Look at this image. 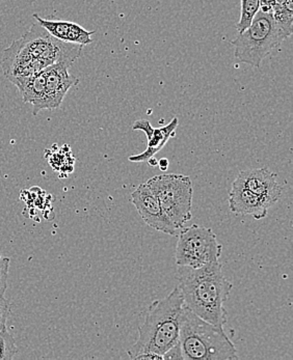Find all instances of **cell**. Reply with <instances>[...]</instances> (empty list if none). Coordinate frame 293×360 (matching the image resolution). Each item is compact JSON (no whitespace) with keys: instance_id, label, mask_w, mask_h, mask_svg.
<instances>
[{"instance_id":"cell-1","label":"cell","mask_w":293,"mask_h":360,"mask_svg":"<svg viewBox=\"0 0 293 360\" xmlns=\"http://www.w3.org/2000/svg\"><path fill=\"white\" fill-rule=\"evenodd\" d=\"M84 46L63 42L52 37L38 23L15 40L2 54L1 68L11 82L30 77L49 65L66 64L71 67L82 56Z\"/></svg>"},{"instance_id":"cell-19","label":"cell","mask_w":293,"mask_h":360,"mask_svg":"<svg viewBox=\"0 0 293 360\" xmlns=\"http://www.w3.org/2000/svg\"><path fill=\"white\" fill-rule=\"evenodd\" d=\"M163 359L167 360H183L182 353H181L180 346H179V342L177 345H175L173 348H170V350L163 355Z\"/></svg>"},{"instance_id":"cell-5","label":"cell","mask_w":293,"mask_h":360,"mask_svg":"<svg viewBox=\"0 0 293 360\" xmlns=\"http://www.w3.org/2000/svg\"><path fill=\"white\" fill-rule=\"evenodd\" d=\"M290 36L275 22L273 12L259 10L250 26L231 43L237 60L259 69L262 60Z\"/></svg>"},{"instance_id":"cell-9","label":"cell","mask_w":293,"mask_h":360,"mask_svg":"<svg viewBox=\"0 0 293 360\" xmlns=\"http://www.w3.org/2000/svg\"><path fill=\"white\" fill-rule=\"evenodd\" d=\"M275 172L263 169H244L238 174L232 186L242 187L257 194L268 207L279 202L283 193V187L277 180Z\"/></svg>"},{"instance_id":"cell-16","label":"cell","mask_w":293,"mask_h":360,"mask_svg":"<svg viewBox=\"0 0 293 360\" xmlns=\"http://www.w3.org/2000/svg\"><path fill=\"white\" fill-rule=\"evenodd\" d=\"M18 353L16 342L6 326L0 330V360H11Z\"/></svg>"},{"instance_id":"cell-11","label":"cell","mask_w":293,"mask_h":360,"mask_svg":"<svg viewBox=\"0 0 293 360\" xmlns=\"http://www.w3.org/2000/svg\"><path fill=\"white\" fill-rule=\"evenodd\" d=\"M179 125L178 117H173L168 125L161 128H154L146 120H139L133 124V130H141L145 133L148 139V147L141 154L129 157L131 162H146L151 157H154L167 145L168 141L176 135V129Z\"/></svg>"},{"instance_id":"cell-10","label":"cell","mask_w":293,"mask_h":360,"mask_svg":"<svg viewBox=\"0 0 293 360\" xmlns=\"http://www.w3.org/2000/svg\"><path fill=\"white\" fill-rule=\"evenodd\" d=\"M69 65L58 63L44 69L45 89L40 111L60 108L69 89L80 84V79L68 71Z\"/></svg>"},{"instance_id":"cell-20","label":"cell","mask_w":293,"mask_h":360,"mask_svg":"<svg viewBox=\"0 0 293 360\" xmlns=\"http://www.w3.org/2000/svg\"><path fill=\"white\" fill-rule=\"evenodd\" d=\"M135 359L163 360V356H161V355L158 354H155V353H144V354L137 355Z\"/></svg>"},{"instance_id":"cell-3","label":"cell","mask_w":293,"mask_h":360,"mask_svg":"<svg viewBox=\"0 0 293 360\" xmlns=\"http://www.w3.org/2000/svg\"><path fill=\"white\" fill-rule=\"evenodd\" d=\"M183 307L185 303L178 285L165 298L151 303L143 324L139 327V339L127 351L128 356L135 359L144 353H155L163 357L178 344Z\"/></svg>"},{"instance_id":"cell-14","label":"cell","mask_w":293,"mask_h":360,"mask_svg":"<svg viewBox=\"0 0 293 360\" xmlns=\"http://www.w3.org/2000/svg\"><path fill=\"white\" fill-rule=\"evenodd\" d=\"M66 146H63L60 150L52 152V150H46L45 157L47 158L48 163L51 165L52 169L56 172H66V174L73 172L74 165L65 162L63 160L74 161L70 148L65 150Z\"/></svg>"},{"instance_id":"cell-12","label":"cell","mask_w":293,"mask_h":360,"mask_svg":"<svg viewBox=\"0 0 293 360\" xmlns=\"http://www.w3.org/2000/svg\"><path fill=\"white\" fill-rule=\"evenodd\" d=\"M32 18L38 22L46 32L63 42L78 44L82 46L93 43L92 36L95 34V32L87 30L80 24L71 21L49 20V19L41 18L38 14L32 15Z\"/></svg>"},{"instance_id":"cell-21","label":"cell","mask_w":293,"mask_h":360,"mask_svg":"<svg viewBox=\"0 0 293 360\" xmlns=\"http://www.w3.org/2000/svg\"><path fill=\"white\" fill-rule=\"evenodd\" d=\"M168 165H170V162H168V159L163 158L158 160V165H157V167H159V169L166 172V170L168 169Z\"/></svg>"},{"instance_id":"cell-18","label":"cell","mask_w":293,"mask_h":360,"mask_svg":"<svg viewBox=\"0 0 293 360\" xmlns=\"http://www.w3.org/2000/svg\"><path fill=\"white\" fill-rule=\"evenodd\" d=\"M11 304L4 296H0V330L6 326V321L10 317Z\"/></svg>"},{"instance_id":"cell-15","label":"cell","mask_w":293,"mask_h":360,"mask_svg":"<svg viewBox=\"0 0 293 360\" xmlns=\"http://www.w3.org/2000/svg\"><path fill=\"white\" fill-rule=\"evenodd\" d=\"M260 10V0H242V10H240V19L236 24L238 32H244L250 26L254 17Z\"/></svg>"},{"instance_id":"cell-6","label":"cell","mask_w":293,"mask_h":360,"mask_svg":"<svg viewBox=\"0 0 293 360\" xmlns=\"http://www.w3.org/2000/svg\"><path fill=\"white\" fill-rule=\"evenodd\" d=\"M156 195L161 209L176 230H180L192 218L194 198L190 176L179 174H165L153 176L146 181Z\"/></svg>"},{"instance_id":"cell-13","label":"cell","mask_w":293,"mask_h":360,"mask_svg":"<svg viewBox=\"0 0 293 360\" xmlns=\"http://www.w3.org/2000/svg\"><path fill=\"white\" fill-rule=\"evenodd\" d=\"M229 209L239 215H251L256 220L263 219L268 216L270 207L261 198L242 187L232 186L229 192Z\"/></svg>"},{"instance_id":"cell-7","label":"cell","mask_w":293,"mask_h":360,"mask_svg":"<svg viewBox=\"0 0 293 360\" xmlns=\"http://www.w3.org/2000/svg\"><path fill=\"white\" fill-rule=\"evenodd\" d=\"M180 230L175 252L177 265L200 268L220 259L223 245L212 229L194 224Z\"/></svg>"},{"instance_id":"cell-4","label":"cell","mask_w":293,"mask_h":360,"mask_svg":"<svg viewBox=\"0 0 293 360\" xmlns=\"http://www.w3.org/2000/svg\"><path fill=\"white\" fill-rule=\"evenodd\" d=\"M179 346L183 360L238 359L233 342L223 327L216 326L183 307Z\"/></svg>"},{"instance_id":"cell-8","label":"cell","mask_w":293,"mask_h":360,"mask_svg":"<svg viewBox=\"0 0 293 360\" xmlns=\"http://www.w3.org/2000/svg\"><path fill=\"white\" fill-rule=\"evenodd\" d=\"M131 202L137 209L142 219L150 228L154 229L158 232L168 233V235H177L178 230H176V228L173 226L170 220L163 212L156 195L146 183L139 185L131 193Z\"/></svg>"},{"instance_id":"cell-22","label":"cell","mask_w":293,"mask_h":360,"mask_svg":"<svg viewBox=\"0 0 293 360\" xmlns=\"http://www.w3.org/2000/svg\"><path fill=\"white\" fill-rule=\"evenodd\" d=\"M146 162H148V165L152 167H157V165H158V160H157V159L155 158V156L151 157L150 159H148V161H146Z\"/></svg>"},{"instance_id":"cell-2","label":"cell","mask_w":293,"mask_h":360,"mask_svg":"<svg viewBox=\"0 0 293 360\" xmlns=\"http://www.w3.org/2000/svg\"><path fill=\"white\" fill-rule=\"evenodd\" d=\"M178 281L185 307L216 326L226 324L228 314L225 303L233 285L223 274L220 262L200 268L179 266Z\"/></svg>"},{"instance_id":"cell-17","label":"cell","mask_w":293,"mask_h":360,"mask_svg":"<svg viewBox=\"0 0 293 360\" xmlns=\"http://www.w3.org/2000/svg\"><path fill=\"white\" fill-rule=\"evenodd\" d=\"M10 257L0 254V296H4L8 289V269H10Z\"/></svg>"}]
</instances>
